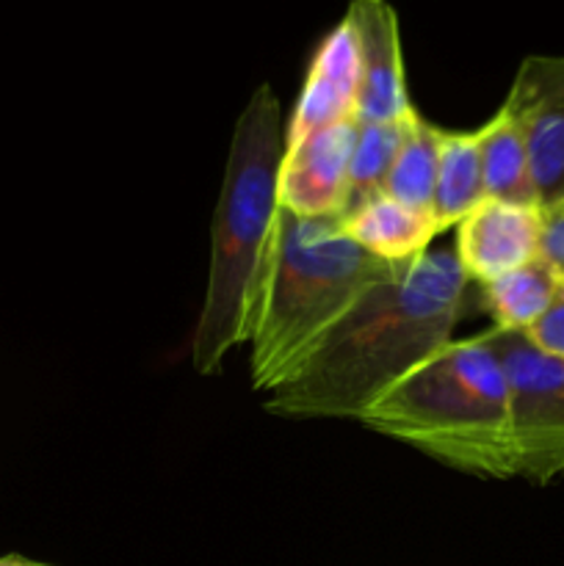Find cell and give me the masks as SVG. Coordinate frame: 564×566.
Segmentation results:
<instances>
[{"label": "cell", "mask_w": 564, "mask_h": 566, "mask_svg": "<svg viewBox=\"0 0 564 566\" xmlns=\"http://www.w3.org/2000/svg\"><path fill=\"white\" fill-rule=\"evenodd\" d=\"M470 280L453 249L396 265L313 348L263 409L288 420H359L398 379L453 340Z\"/></svg>", "instance_id": "obj_1"}, {"label": "cell", "mask_w": 564, "mask_h": 566, "mask_svg": "<svg viewBox=\"0 0 564 566\" xmlns=\"http://www.w3.org/2000/svg\"><path fill=\"white\" fill-rule=\"evenodd\" d=\"M285 130L280 99L269 83H260L232 130L213 210L208 285L191 337L199 376L219 374L227 354L252 337L280 213Z\"/></svg>", "instance_id": "obj_2"}, {"label": "cell", "mask_w": 564, "mask_h": 566, "mask_svg": "<svg viewBox=\"0 0 564 566\" xmlns=\"http://www.w3.org/2000/svg\"><path fill=\"white\" fill-rule=\"evenodd\" d=\"M357 423L457 473L518 479L512 392L487 332L446 343L376 398Z\"/></svg>", "instance_id": "obj_3"}, {"label": "cell", "mask_w": 564, "mask_h": 566, "mask_svg": "<svg viewBox=\"0 0 564 566\" xmlns=\"http://www.w3.org/2000/svg\"><path fill=\"white\" fill-rule=\"evenodd\" d=\"M393 271L396 265L357 247L341 219H299L280 208L249 337L254 390L265 396L291 379L326 332Z\"/></svg>", "instance_id": "obj_4"}, {"label": "cell", "mask_w": 564, "mask_h": 566, "mask_svg": "<svg viewBox=\"0 0 564 566\" xmlns=\"http://www.w3.org/2000/svg\"><path fill=\"white\" fill-rule=\"evenodd\" d=\"M512 392L518 479L547 486L564 475V359L525 340L523 332L487 329Z\"/></svg>", "instance_id": "obj_5"}, {"label": "cell", "mask_w": 564, "mask_h": 566, "mask_svg": "<svg viewBox=\"0 0 564 566\" xmlns=\"http://www.w3.org/2000/svg\"><path fill=\"white\" fill-rule=\"evenodd\" d=\"M501 108L523 130L536 208L545 219L564 208V55H529L520 61Z\"/></svg>", "instance_id": "obj_6"}, {"label": "cell", "mask_w": 564, "mask_h": 566, "mask_svg": "<svg viewBox=\"0 0 564 566\" xmlns=\"http://www.w3.org/2000/svg\"><path fill=\"white\" fill-rule=\"evenodd\" d=\"M357 116L285 142L280 164V208L299 219H343L348 199Z\"/></svg>", "instance_id": "obj_7"}, {"label": "cell", "mask_w": 564, "mask_h": 566, "mask_svg": "<svg viewBox=\"0 0 564 566\" xmlns=\"http://www.w3.org/2000/svg\"><path fill=\"white\" fill-rule=\"evenodd\" d=\"M346 22L357 44V119L401 122L415 105L404 81L396 9L387 0H352Z\"/></svg>", "instance_id": "obj_8"}, {"label": "cell", "mask_w": 564, "mask_h": 566, "mask_svg": "<svg viewBox=\"0 0 564 566\" xmlns=\"http://www.w3.org/2000/svg\"><path fill=\"white\" fill-rule=\"evenodd\" d=\"M545 219L536 208L484 199L457 224V254L470 282L487 285L531 260L542 258Z\"/></svg>", "instance_id": "obj_9"}, {"label": "cell", "mask_w": 564, "mask_h": 566, "mask_svg": "<svg viewBox=\"0 0 564 566\" xmlns=\"http://www.w3.org/2000/svg\"><path fill=\"white\" fill-rule=\"evenodd\" d=\"M357 116V44L343 17L310 61L302 94L288 119V142Z\"/></svg>", "instance_id": "obj_10"}, {"label": "cell", "mask_w": 564, "mask_h": 566, "mask_svg": "<svg viewBox=\"0 0 564 566\" xmlns=\"http://www.w3.org/2000/svg\"><path fill=\"white\" fill-rule=\"evenodd\" d=\"M341 227L357 247L393 265L418 260L440 235L429 213L407 208L387 193L343 216Z\"/></svg>", "instance_id": "obj_11"}, {"label": "cell", "mask_w": 564, "mask_h": 566, "mask_svg": "<svg viewBox=\"0 0 564 566\" xmlns=\"http://www.w3.org/2000/svg\"><path fill=\"white\" fill-rule=\"evenodd\" d=\"M479 138L481 177L487 199L520 208H536L534 175H531L529 147L518 122L498 108V114L476 130ZM540 210V208H536Z\"/></svg>", "instance_id": "obj_12"}, {"label": "cell", "mask_w": 564, "mask_h": 566, "mask_svg": "<svg viewBox=\"0 0 564 566\" xmlns=\"http://www.w3.org/2000/svg\"><path fill=\"white\" fill-rule=\"evenodd\" d=\"M487 199L484 177H481L479 138L473 133L442 130L440 171H437L431 219L437 230L457 227L464 216L473 213Z\"/></svg>", "instance_id": "obj_13"}, {"label": "cell", "mask_w": 564, "mask_h": 566, "mask_svg": "<svg viewBox=\"0 0 564 566\" xmlns=\"http://www.w3.org/2000/svg\"><path fill=\"white\" fill-rule=\"evenodd\" d=\"M558 285H562V274L545 258H536L481 285V293L498 329L525 332L547 313Z\"/></svg>", "instance_id": "obj_14"}, {"label": "cell", "mask_w": 564, "mask_h": 566, "mask_svg": "<svg viewBox=\"0 0 564 566\" xmlns=\"http://www.w3.org/2000/svg\"><path fill=\"white\" fill-rule=\"evenodd\" d=\"M442 130L412 111L404 122V138L398 147L396 164L387 175L385 193L407 208L431 216L435 202L437 171H440Z\"/></svg>", "instance_id": "obj_15"}, {"label": "cell", "mask_w": 564, "mask_h": 566, "mask_svg": "<svg viewBox=\"0 0 564 566\" xmlns=\"http://www.w3.org/2000/svg\"><path fill=\"white\" fill-rule=\"evenodd\" d=\"M404 122L407 116L401 122L357 119V136H354L352 160H348V199L343 216L385 193L387 175L396 164L398 147H401Z\"/></svg>", "instance_id": "obj_16"}, {"label": "cell", "mask_w": 564, "mask_h": 566, "mask_svg": "<svg viewBox=\"0 0 564 566\" xmlns=\"http://www.w3.org/2000/svg\"><path fill=\"white\" fill-rule=\"evenodd\" d=\"M523 335L525 340H529L531 346L540 348V352L564 359V276L562 285H558L556 298H553V304L547 307V313L542 315L531 329H525Z\"/></svg>", "instance_id": "obj_17"}, {"label": "cell", "mask_w": 564, "mask_h": 566, "mask_svg": "<svg viewBox=\"0 0 564 566\" xmlns=\"http://www.w3.org/2000/svg\"><path fill=\"white\" fill-rule=\"evenodd\" d=\"M542 258L564 276V208L545 216V227H542Z\"/></svg>", "instance_id": "obj_18"}, {"label": "cell", "mask_w": 564, "mask_h": 566, "mask_svg": "<svg viewBox=\"0 0 564 566\" xmlns=\"http://www.w3.org/2000/svg\"><path fill=\"white\" fill-rule=\"evenodd\" d=\"M0 566H53V564L33 562V558H25V556H17V553H11V556L0 558Z\"/></svg>", "instance_id": "obj_19"}]
</instances>
